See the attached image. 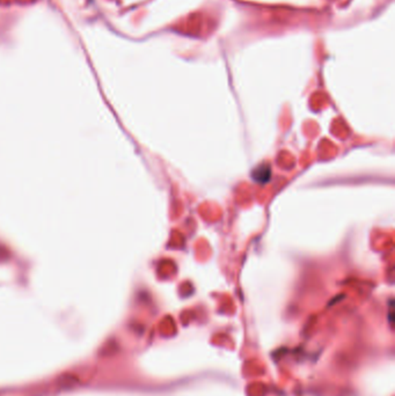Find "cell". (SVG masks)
<instances>
[{
	"label": "cell",
	"mask_w": 395,
	"mask_h": 396,
	"mask_svg": "<svg viewBox=\"0 0 395 396\" xmlns=\"http://www.w3.org/2000/svg\"><path fill=\"white\" fill-rule=\"evenodd\" d=\"M251 177L255 182L264 184L267 183L271 177V168L268 163H262V165L257 166L256 168H254L253 174H251Z\"/></svg>",
	"instance_id": "1"
},
{
	"label": "cell",
	"mask_w": 395,
	"mask_h": 396,
	"mask_svg": "<svg viewBox=\"0 0 395 396\" xmlns=\"http://www.w3.org/2000/svg\"><path fill=\"white\" fill-rule=\"evenodd\" d=\"M80 384L79 378L77 375L71 374V373H65L63 375H60L57 380V386L63 391H71V389H74L78 387V385Z\"/></svg>",
	"instance_id": "2"
}]
</instances>
